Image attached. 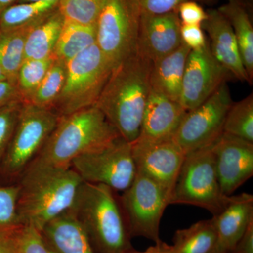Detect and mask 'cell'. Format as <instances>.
<instances>
[{
	"mask_svg": "<svg viewBox=\"0 0 253 253\" xmlns=\"http://www.w3.org/2000/svg\"><path fill=\"white\" fill-rule=\"evenodd\" d=\"M217 231L216 251L231 253L253 221V196L243 193L231 196L229 204L219 214L212 216Z\"/></svg>",
	"mask_w": 253,
	"mask_h": 253,
	"instance_id": "ac0fdd59",
	"label": "cell"
},
{
	"mask_svg": "<svg viewBox=\"0 0 253 253\" xmlns=\"http://www.w3.org/2000/svg\"><path fill=\"white\" fill-rule=\"evenodd\" d=\"M173 242L175 253H212L217 242L214 219H204L189 227L178 229Z\"/></svg>",
	"mask_w": 253,
	"mask_h": 253,
	"instance_id": "cb8c5ba5",
	"label": "cell"
},
{
	"mask_svg": "<svg viewBox=\"0 0 253 253\" xmlns=\"http://www.w3.org/2000/svg\"><path fill=\"white\" fill-rule=\"evenodd\" d=\"M153 63L135 53L113 68L95 106L128 142L140 132Z\"/></svg>",
	"mask_w": 253,
	"mask_h": 253,
	"instance_id": "6da1fadb",
	"label": "cell"
},
{
	"mask_svg": "<svg viewBox=\"0 0 253 253\" xmlns=\"http://www.w3.org/2000/svg\"><path fill=\"white\" fill-rule=\"evenodd\" d=\"M21 229L0 232V253H19Z\"/></svg>",
	"mask_w": 253,
	"mask_h": 253,
	"instance_id": "74e56055",
	"label": "cell"
},
{
	"mask_svg": "<svg viewBox=\"0 0 253 253\" xmlns=\"http://www.w3.org/2000/svg\"><path fill=\"white\" fill-rule=\"evenodd\" d=\"M212 148L221 191L230 196L253 175V143L223 132Z\"/></svg>",
	"mask_w": 253,
	"mask_h": 253,
	"instance_id": "5bb4252c",
	"label": "cell"
},
{
	"mask_svg": "<svg viewBox=\"0 0 253 253\" xmlns=\"http://www.w3.org/2000/svg\"><path fill=\"white\" fill-rule=\"evenodd\" d=\"M228 74L212 56L208 42L201 49L191 50L186 60L179 104L186 111L196 109L226 81Z\"/></svg>",
	"mask_w": 253,
	"mask_h": 253,
	"instance_id": "7c38bea8",
	"label": "cell"
},
{
	"mask_svg": "<svg viewBox=\"0 0 253 253\" xmlns=\"http://www.w3.org/2000/svg\"><path fill=\"white\" fill-rule=\"evenodd\" d=\"M231 253H253V221L248 226Z\"/></svg>",
	"mask_w": 253,
	"mask_h": 253,
	"instance_id": "f35d334b",
	"label": "cell"
},
{
	"mask_svg": "<svg viewBox=\"0 0 253 253\" xmlns=\"http://www.w3.org/2000/svg\"><path fill=\"white\" fill-rule=\"evenodd\" d=\"M206 13L207 18L201 23V28L208 33L212 56L236 79L251 84L230 23L218 9H210Z\"/></svg>",
	"mask_w": 253,
	"mask_h": 253,
	"instance_id": "e0dca14e",
	"label": "cell"
},
{
	"mask_svg": "<svg viewBox=\"0 0 253 253\" xmlns=\"http://www.w3.org/2000/svg\"><path fill=\"white\" fill-rule=\"evenodd\" d=\"M66 73V63L55 58L45 77L41 82L31 99L26 103H30L38 107L52 109L64 86Z\"/></svg>",
	"mask_w": 253,
	"mask_h": 253,
	"instance_id": "4316f807",
	"label": "cell"
},
{
	"mask_svg": "<svg viewBox=\"0 0 253 253\" xmlns=\"http://www.w3.org/2000/svg\"><path fill=\"white\" fill-rule=\"evenodd\" d=\"M212 253H221L218 252V251H216V250H214V251H213V252Z\"/></svg>",
	"mask_w": 253,
	"mask_h": 253,
	"instance_id": "f6af8a7d",
	"label": "cell"
},
{
	"mask_svg": "<svg viewBox=\"0 0 253 253\" xmlns=\"http://www.w3.org/2000/svg\"><path fill=\"white\" fill-rule=\"evenodd\" d=\"M190 51L191 49L182 43L175 51L153 63L150 74L151 89L179 103Z\"/></svg>",
	"mask_w": 253,
	"mask_h": 253,
	"instance_id": "ffe728a7",
	"label": "cell"
},
{
	"mask_svg": "<svg viewBox=\"0 0 253 253\" xmlns=\"http://www.w3.org/2000/svg\"><path fill=\"white\" fill-rule=\"evenodd\" d=\"M63 23L64 18L58 8L41 18L26 38L25 60L42 59L54 56L55 46Z\"/></svg>",
	"mask_w": 253,
	"mask_h": 253,
	"instance_id": "44dd1931",
	"label": "cell"
},
{
	"mask_svg": "<svg viewBox=\"0 0 253 253\" xmlns=\"http://www.w3.org/2000/svg\"><path fill=\"white\" fill-rule=\"evenodd\" d=\"M66 68L64 86L52 108L60 117L95 106L113 71L96 44L66 63Z\"/></svg>",
	"mask_w": 253,
	"mask_h": 253,
	"instance_id": "52a82bcc",
	"label": "cell"
},
{
	"mask_svg": "<svg viewBox=\"0 0 253 253\" xmlns=\"http://www.w3.org/2000/svg\"><path fill=\"white\" fill-rule=\"evenodd\" d=\"M180 35L183 44L191 50L201 49L207 44L201 25L181 24Z\"/></svg>",
	"mask_w": 253,
	"mask_h": 253,
	"instance_id": "d590c367",
	"label": "cell"
},
{
	"mask_svg": "<svg viewBox=\"0 0 253 253\" xmlns=\"http://www.w3.org/2000/svg\"><path fill=\"white\" fill-rule=\"evenodd\" d=\"M96 43V25L85 26L64 20L54 56L56 59L67 63Z\"/></svg>",
	"mask_w": 253,
	"mask_h": 253,
	"instance_id": "d4e9b609",
	"label": "cell"
},
{
	"mask_svg": "<svg viewBox=\"0 0 253 253\" xmlns=\"http://www.w3.org/2000/svg\"><path fill=\"white\" fill-rule=\"evenodd\" d=\"M176 11L181 24L201 25L208 16L206 11L192 0L181 3Z\"/></svg>",
	"mask_w": 253,
	"mask_h": 253,
	"instance_id": "e575fe53",
	"label": "cell"
},
{
	"mask_svg": "<svg viewBox=\"0 0 253 253\" xmlns=\"http://www.w3.org/2000/svg\"><path fill=\"white\" fill-rule=\"evenodd\" d=\"M131 149L136 170L157 183L170 198L186 157L181 148L170 139L159 142L135 141Z\"/></svg>",
	"mask_w": 253,
	"mask_h": 253,
	"instance_id": "4fadbf2b",
	"label": "cell"
},
{
	"mask_svg": "<svg viewBox=\"0 0 253 253\" xmlns=\"http://www.w3.org/2000/svg\"><path fill=\"white\" fill-rule=\"evenodd\" d=\"M16 0H0V15L11 5L16 3Z\"/></svg>",
	"mask_w": 253,
	"mask_h": 253,
	"instance_id": "60d3db41",
	"label": "cell"
},
{
	"mask_svg": "<svg viewBox=\"0 0 253 253\" xmlns=\"http://www.w3.org/2000/svg\"><path fill=\"white\" fill-rule=\"evenodd\" d=\"M131 238L143 237L161 241L160 225L169 196L157 183L136 170L130 186L119 199Z\"/></svg>",
	"mask_w": 253,
	"mask_h": 253,
	"instance_id": "30bf717a",
	"label": "cell"
},
{
	"mask_svg": "<svg viewBox=\"0 0 253 253\" xmlns=\"http://www.w3.org/2000/svg\"><path fill=\"white\" fill-rule=\"evenodd\" d=\"M212 146L186 155L169 198V205L196 206L215 216L230 202L231 196H226L221 191Z\"/></svg>",
	"mask_w": 253,
	"mask_h": 253,
	"instance_id": "8992f818",
	"label": "cell"
},
{
	"mask_svg": "<svg viewBox=\"0 0 253 253\" xmlns=\"http://www.w3.org/2000/svg\"><path fill=\"white\" fill-rule=\"evenodd\" d=\"M59 0H42L14 4L0 15V31L34 22L57 9Z\"/></svg>",
	"mask_w": 253,
	"mask_h": 253,
	"instance_id": "484cf974",
	"label": "cell"
},
{
	"mask_svg": "<svg viewBox=\"0 0 253 253\" xmlns=\"http://www.w3.org/2000/svg\"><path fill=\"white\" fill-rule=\"evenodd\" d=\"M54 110L23 102L14 134L0 166V181L18 182L59 122Z\"/></svg>",
	"mask_w": 253,
	"mask_h": 253,
	"instance_id": "5b68a950",
	"label": "cell"
},
{
	"mask_svg": "<svg viewBox=\"0 0 253 253\" xmlns=\"http://www.w3.org/2000/svg\"><path fill=\"white\" fill-rule=\"evenodd\" d=\"M18 182L0 181V232L18 230L23 227L18 211Z\"/></svg>",
	"mask_w": 253,
	"mask_h": 253,
	"instance_id": "4dcf8cb0",
	"label": "cell"
},
{
	"mask_svg": "<svg viewBox=\"0 0 253 253\" xmlns=\"http://www.w3.org/2000/svg\"><path fill=\"white\" fill-rule=\"evenodd\" d=\"M104 0H59L58 9L65 21L78 24L96 25Z\"/></svg>",
	"mask_w": 253,
	"mask_h": 253,
	"instance_id": "f546056e",
	"label": "cell"
},
{
	"mask_svg": "<svg viewBox=\"0 0 253 253\" xmlns=\"http://www.w3.org/2000/svg\"><path fill=\"white\" fill-rule=\"evenodd\" d=\"M54 60V56L42 59L24 60L16 78V86L23 102L31 99Z\"/></svg>",
	"mask_w": 253,
	"mask_h": 253,
	"instance_id": "f1b7e54d",
	"label": "cell"
},
{
	"mask_svg": "<svg viewBox=\"0 0 253 253\" xmlns=\"http://www.w3.org/2000/svg\"><path fill=\"white\" fill-rule=\"evenodd\" d=\"M197 1H203V2H211L212 0H197Z\"/></svg>",
	"mask_w": 253,
	"mask_h": 253,
	"instance_id": "ee69618b",
	"label": "cell"
},
{
	"mask_svg": "<svg viewBox=\"0 0 253 253\" xmlns=\"http://www.w3.org/2000/svg\"><path fill=\"white\" fill-rule=\"evenodd\" d=\"M19 253H49L40 231L23 226L20 234Z\"/></svg>",
	"mask_w": 253,
	"mask_h": 253,
	"instance_id": "d6a6232c",
	"label": "cell"
},
{
	"mask_svg": "<svg viewBox=\"0 0 253 253\" xmlns=\"http://www.w3.org/2000/svg\"><path fill=\"white\" fill-rule=\"evenodd\" d=\"M40 232L49 253H94L85 231L70 211L50 221Z\"/></svg>",
	"mask_w": 253,
	"mask_h": 253,
	"instance_id": "d6986e66",
	"label": "cell"
},
{
	"mask_svg": "<svg viewBox=\"0 0 253 253\" xmlns=\"http://www.w3.org/2000/svg\"><path fill=\"white\" fill-rule=\"evenodd\" d=\"M141 12L134 0H104L96 21V45L113 69L135 54Z\"/></svg>",
	"mask_w": 253,
	"mask_h": 253,
	"instance_id": "ba28073f",
	"label": "cell"
},
{
	"mask_svg": "<svg viewBox=\"0 0 253 253\" xmlns=\"http://www.w3.org/2000/svg\"><path fill=\"white\" fill-rule=\"evenodd\" d=\"M181 21L176 11L160 15L141 14L136 53L154 63L182 44Z\"/></svg>",
	"mask_w": 253,
	"mask_h": 253,
	"instance_id": "9a60e30c",
	"label": "cell"
},
{
	"mask_svg": "<svg viewBox=\"0 0 253 253\" xmlns=\"http://www.w3.org/2000/svg\"><path fill=\"white\" fill-rule=\"evenodd\" d=\"M141 14L160 15L177 11L186 0H134ZM177 12V11H176Z\"/></svg>",
	"mask_w": 253,
	"mask_h": 253,
	"instance_id": "836d02e7",
	"label": "cell"
},
{
	"mask_svg": "<svg viewBox=\"0 0 253 253\" xmlns=\"http://www.w3.org/2000/svg\"><path fill=\"white\" fill-rule=\"evenodd\" d=\"M4 80H8L7 77H6V74H5L2 68L0 67V81H4Z\"/></svg>",
	"mask_w": 253,
	"mask_h": 253,
	"instance_id": "b9f144b4",
	"label": "cell"
},
{
	"mask_svg": "<svg viewBox=\"0 0 253 253\" xmlns=\"http://www.w3.org/2000/svg\"><path fill=\"white\" fill-rule=\"evenodd\" d=\"M41 18L20 27L0 31V67L7 79L16 84L18 70L25 60L26 38Z\"/></svg>",
	"mask_w": 253,
	"mask_h": 253,
	"instance_id": "603a6c76",
	"label": "cell"
},
{
	"mask_svg": "<svg viewBox=\"0 0 253 253\" xmlns=\"http://www.w3.org/2000/svg\"><path fill=\"white\" fill-rule=\"evenodd\" d=\"M23 101L16 83L4 80L0 81V109L16 101Z\"/></svg>",
	"mask_w": 253,
	"mask_h": 253,
	"instance_id": "8d00e7d4",
	"label": "cell"
},
{
	"mask_svg": "<svg viewBox=\"0 0 253 253\" xmlns=\"http://www.w3.org/2000/svg\"><path fill=\"white\" fill-rule=\"evenodd\" d=\"M69 211L85 231L94 253L134 250L119 199L111 188L83 181Z\"/></svg>",
	"mask_w": 253,
	"mask_h": 253,
	"instance_id": "277c9868",
	"label": "cell"
},
{
	"mask_svg": "<svg viewBox=\"0 0 253 253\" xmlns=\"http://www.w3.org/2000/svg\"><path fill=\"white\" fill-rule=\"evenodd\" d=\"M83 182L72 168H28L18 181L22 225L41 231L71 209Z\"/></svg>",
	"mask_w": 253,
	"mask_h": 253,
	"instance_id": "7a4b0ae2",
	"label": "cell"
},
{
	"mask_svg": "<svg viewBox=\"0 0 253 253\" xmlns=\"http://www.w3.org/2000/svg\"><path fill=\"white\" fill-rule=\"evenodd\" d=\"M224 132L253 143V95L232 103L226 113Z\"/></svg>",
	"mask_w": 253,
	"mask_h": 253,
	"instance_id": "83f0119b",
	"label": "cell"
},
{
	"mask_svg": "<svg viewBox=\"0 0 253 253\" xmlns=\"http://www.w3.org/2000/svg\"><path fill=\"white\" fill-rule=\"evenodd\" d=\"M42 1V0H16L15 4H19V3L33 2V1Z\"/></svg>",
	"mask_w": 253,
	"mask_h": 253,
	"instance_id": "7bdbcfd3",
	"label": "cell"
},
{
	"mask_svg": "<svg viewBox=\"0 0 253 253\" xmlns=\"http://www.w3.org/2000/svg\"><path fill=\"white\" fill-rule=\"evenodd\" d=\"M232 103L225 81L205 102L186 113L172 139L186 156L217 140L224 132L226 113Z\"/></svg>",
	"mask_w": 253,
	"mask_h": 253,
	"instance_id": "8fae6325",
	"label": "cell"
},
{
	"mask_svg": "<svg viewBox=\"0 0 253 253\" xmlns=\"http://www.w3.org/2000/svg\"><path fill=\"white\" fill-rule=\"evenodd\" d=\"M127 253H175L172 245H169L161 241L156 243L154 246H150L143 252L132 250Z\"/></svg>",
	"mask_w": 253,
	"mask_h": 253,
	"instance_id": "ab89813d",
	"label": "cell"
},
{
	"mask_svg": "<svg viewBox=\"0 0 253 253\" xmlns=\"http://www.w3.org/2000/svg\"><path fill=\"white\" fill-rule=\"evenodd\" d=\"M229 21L235 35L240 54L251 84L253 79V28L242 0H228L218 9Z\"/></svg>",
	"mask_w": 253,
	"mask_h": 253,
	"instance_id": "7402d4cb",
	"label": "cell"
},
{
	"mask_svg": "<svg viewBox=\"0 0 253 253\" xmlns=\"http://www.w3.org/2000/svg\"><path fill=\"white\" fill-rule=\"evenodd\" d=\"M23 103L16 101L0 109V166L14 134Z\"/></svg>",
	"mask_w": 253,
	"mask_h": 253,
	"instance_id": "1f68e13d",
	"label": "cell"
},
{
	"mask_svg": "<svg viewBox=\"0 0 253 253\" xmlns=\"http://www.w3.org/2000/svg\"><path fill=\"white\" fill-rule=\"evenodd\" d=\"M119 136H121L116 128L96 106L61 116L54 131L28 169L71 168L75 158L109 144Z\"/></svg>",
	"mask_w": 253,
	"mask_h": 253,
	"instance_id": "3957f363",
	"label": "cell"
},
{
	"mask_svg": "<svg viewBox=\"0 0 253 253\" xmlns=\"http://www.w3.org/2000/svg\"><path fill=\"white\" fill-rule=\"evenodd\" d=\"M187 112L177 101L151 89L136 141L159 142L172 139Z\"/></svg>",
	"mask_w": 253,
	"mask_h": 253,
	"instance_id": "2e32d148",
	"label": "cell"
},
{
	"mask_svg": "<svg viewBox=\"0 0 253 253\" xmlns=\"http://www.w3.org/2000/svg\"><path fill=\"white\" fill-rule=\"evenodd\" d=\"M71 168L84 182L102 184L116 192L128 189L136 174L131 144L122 136L81 154Z\"/></svg>",
	"mask_w": 253,
	"mask_h": 253,
	"instance_id": "9c48e42d",
	"label": "cell"
}]
</instances>
